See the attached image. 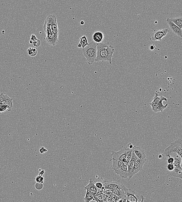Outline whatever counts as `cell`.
I'll list each match as a JSON object with an SVG mask.
<instances>
[{
	"label": "cell",
	"mask_w": 182,
	"mask_h": 202,
	"mask_svg": "<svg viewBox=\"0 0 182 202\" xmlns=\"http://www.w3.org/2000/svg\"><path fill=\"white\" fill-rule=\"evenodd\" d=\"M97 56L95 62L108 61L112 64V58L114 53L115 49L109 42L96 44Z\"/></svg>",
	"instance_id": "cell-1"
},
{
	"label": "cell",
	"mask_w": 182,
	"mask_h": 202,
	"mask_svg": "<svg viewBox=\"0 0 182 202\" xmlns=\"http://www.w3.org/2000/svg\"><path fill=\"white\" fill-rule=\"evenodd\" d=\"M94 42H92L84 48L82 49L83 55L89 65H92L97 56V46Z\"/></svg>",
	"instance_id": "cell-2"
},
{
	"label": "cell",
	"mask_w": 182,
	"mask_h": 202,
	"mask_svg": "<svg viewBox=\"0 0 182 202\" xmlns=\"http://www.w3.org/2000/svg\"><path fill=\"white\" fill-rule=\"evenodd\" d=\"M152 100V101L149 104L151 106L152 109L155 113L162 112L168 105V103L165 105L163 104V101L167 102V99L162 96L159 97V94L157 93H156Z\"/></svg>",
	"instance_id": "cell-3"
},
{
	"label": "cell",
	"mask_w": 182,
	"mask_h": 202,
	"mask_svg": "<svg viewBox=\"0 0 182 202\" xmlns=\"http://www.w3.org/2000/svg\"><path fill=\"white\" fill-rule=\"evenodd\" d=\"M174 153H176L182 159V140L181 138L178 139L174 142L171 143L170 146L165 150L164 155L168 157Z\"/></svg>",
	"instance_id": "cell-4"
},
{
	"label": "cell",
	"mask_w": 182,
	"mask_h": 202,
	"mask_svg": "<svg viewBox=\"0 0 182 202\" xmlns=\"http://www.w3.org/2000/svg\"><path fill=\"white\" fill-rule=\"evenodd\" d=\"M146 161V158L141 159L138 158L137 159L129 175L128 178L129 179H131L134 175L136 174L142 169L144 164Z\"/></svg>",
	"instance_id": "cell-5"
},
{
	"label": "cell",
	"mask_w": 182,
	"mask_h": 202,
	"mask_svg": "<svg viewBox=\"0 0 182 202\" xmlns=\"http://www.w3.org/2000/svg\"><path fill=\"white\" fill-rule=\"evenodd\" d=\"M170 31L167 28L155 30L151 35V40L153 41H161Z\"/></svg>",
	"instance_id": "cell-6"
},
{
	"label": "cell",
	"mask_w": 182,
	"mask_h": 202,
	"mask_svg": "<svg viewBox=\"0 0 182 202\" xmlns=\"http://www.w3.org/2000/svg\"><path fill=\"white\" fill-rule=\"evenodd\" d=\"M103 186L105 188V191L108 190H112V189H123L126 190L127 189L126 186L123 184H121L120 181L118 180L117 181H106L104 184H103Z\"/></svg>",
	"instance_id": "cell-7"
},
{
	"label": "cell",
	"mask_w": 182,
	"mask_h": 202,
	"mask_svg": "<svg viewBox=\"0 0 182 202\" xmlns=\"http://www.w3.org/2000/svg\"><path fill=\"white\" fill-rule=\"evenodd\" d=\"M131 150L127 147L122 148L121 150L117 152L112 151L111 156L112 158L110 159V161H121L123 159L126 157L127 155Z\"/></svg>",
	"instance_id": "cell-8"
},
{
	"label": "cell",
	"mask_w": 182,
	"mask_h": 202,
	"mask_svg": "<svg viewBox=\"0 0 182 202\" xmlns=\"http://www.w3.org/2000/svg\"><path fill=\"white\" fill-rule=\"evenodd\" d=\"M125 192L127 197V202H137L139 201V196L136 195L135 191L131 189H127L125 190Z\"/></svg>",
	"instance_id": "cell-9"
},
{
	"label": "cell",
	"mask_w": 182,
	"mask_h": 202,
	"mask_svg": "<svg viewBox=\"0 0 182 202\" xmlns=\"http://www.w3.org/2000/svg\"><path fill=\"white\" fill-rule=\"evenodd\" d=\"M168 25L170 28L172 32L175 34L178 37L181 38L182 37V29L180 28L179 27L177 26L175 24L171 21L170 18H168L166 20Z\"/></svg>",
	"instance_id": "cell-10"
},
{
	"label": "cell",
	"mask_w": 182,
	"mask_h": 202,
	"mask_svg": "<svg viewBox=\"0 0 182 202\" xmlns=\"http://www.w3.org/2000/svg\"><path fill=\"white\" fill-rule=\"evenodd\" d=\"M44 39L47 43L53 46H55L59 42L58 36L56 35L54 33H50V34H46V37Z\"/></svg>",
	"instance_id": "cell-11"
},
{
	"label": "cell",
	"mask_w": 182,
	"mask_h": 202,
	"mask_svg": "<svg viewBox=\"0 0 182 202\" xmlns=\"http://www.w3.org/2000/svg\"><path fill=\"white\" fill-rule=\"evenodd\" d=\"M175 168L173 171H167V175L169 176L173 177L175 178H178L181 180L182 179V166H174Z\"/></svg>",
	"instance_id": "cell-12"
},
{
	"label": "cell",
	"mask_w": 182,
	"mask_h": 202,
	"mask_svg": "<svg viewBox=\"0 0 182 202\" xmlns=\"http://www.w3.org/2000/svg\"><path fill=\"white\" fill-rule=\"evenodd\" d=\"M98 189L95 185L94 181L92 178L90 179L89 183L88 185H87L84 187L85 190H88L92 194L94 199L95 198L96 195H97Z\"/></svg>",
	"instance_id": "cell-13"
},
{
	"label": "cell",
	"mask_w": 182,
	"mask_h": 202,
	"mask_svg": "<svg viewBox=\"0 0 182 202\" xmlns=\"http://www.w3.org/2000/svg\"><path fill=\"white\" fill-rule=\"evenodd\" d=\"M13 99L9 97L6 94H4L2 93L0 94V105H9L12 108L13 107L12 103Z\"/></svg>",
	"instance_id": "cell-14"
},
{
	"label": "cell",
	"mask_w": 182,
	"mask_h": 202,
	"mask_svg": "<svg viewBox=\"0 0 182 202\" xmlns=\"http://www.w3.org/2000/svg\"><path fill=\"white\" fill-rule=\"evenodd\" d=\"M115 172L116 174L118 175L121 177L124 178V179H127L129 176L127 166L125 165V164H123L121 168L117 170Z\"/></svg>",
	"instance_id": "cell-15"
},
{
	"label": "cell",
	"mask_w": 182,
	"mask_h": 202,
	"mask_svg": "<svg viewBox=\"0 0 182 202\" xmlns=\"http://www.w3.org/2000/svg\"><path fill=\"white\" fill-rule=\"evenodd\" d=\"M113 194L121 199H123V202H127V197L125 194V190L123 189H112L110 190Z\"/></svg>",
	"instance_id": "cell-16"
},
{
	"label": "cell",
	"mask_w": 182,
	"mask_h": 202,
	"mask_svg": "<svg viewBox=\"0 0 182 202\" xmlns=\"http://www.w3.org/2000/svg\"><path fill=\"white\" fill-rule=\"evenodd\" d=\"M104 38L103 33L100 31H96L93 33L92 39L93 41L96 43H101Z\"/></svg>",
	"instance_id": "cell-17"
},
{
	"label": "cell",
	"mask_w": 182,
	"mask_h": 202,
	"mask_svg": "<svg viewBox=\"0 0 182 202\" xmlns=\"http://www.w3.org/2000/svg\"><path fill=\"white\" fill-rule=\"evenodd\" d=\"M133 150L138 159H141L146 158L145 151L139 147L134 146Z\"/></svg>",
	"instance_id": "cell-18"
},
{
	"label": "cell",
	"mask_w": 182,
	"mask_h": 202,
	"mask_svg": "<svg viewBox=\"0 0 182 202\" xmlns=\"http://www.w3.org/2000/svg\"><path fill=\"white\" fill-rule=\"evenodd\" d=\"M137 159H138V158L136 156L135 153L133 150L132 157H131L130 160L129 161L127 165L128 174L129 175Z\"/></svg>",
	"instance_id": "cell-19"
},
{
	"label": "cell",
	"mask_w": 182,
	"mask_h": 202,
	"mask_svg": "<svg viewBox=\"0 0 182 202\" xmlns=\"http://www.w3.org/2000/svg\"><path fill=\"white\" fill-rule=\"evenodd\" d=\"M123 165V163L122 161L113 160V163L112 165V169L115 172L121 168Z\"/></svg>",
	"instance_id": "cell-20"
},
{
	"label": "cell",
	"mask_w": 182,
	"mask_h": 202,
	"mask_svg": "<svg viewBox=\"0 0 182 202\" xmlns=\"http://www.w3.org/2000/svg\"><path fill=\"white\" fill-rule=\"evenodd\" d=\"M171 21L173 22L174 24L176 25L180 28L182 29V18L181 17H176L175 18H170Z\"/></svg>",
	"instance_id": "cell-21"
},
{
	"label": "cell",
	"mask_w": 182,
	"mask_h": 202,
	"mask_svg": "<svg viewBox=\"0 0 182 202\" xmlns=\"http://www.w3.org/2000/svg\"><path fill=\"white\" fill-rule=\"evenodd\" d=\"M94 200V201L97 202H107V198L106 195L102 192L96 195Z\"/></svg>",
	"instance_id": "cell-22"
},
{
	"label": "cell",
	"mask_w": 182,
	"mask_h": 202,
	"mask_svg": "<svg viewBox=\"0 0 182 202\" xmlns=\"http://www.w3.org/2000/svg\"><path fill=\"white\" fill-rule=\"evenodd\" d=\"M84 200L85 202H89L92 201H94L95 200L92 194L88 190H86V193L84 198Z\"/></svg>",
	"instance_id": "cell-23"
},
{
	"label": "cell",
	"mask_w": 182,
	"mask_h": 202,
	"mask_svg": "<svg viewBox=\"0 0 182 202\" xmlns=\"http://www.w3.org/2000/svg\"><path fill=\"white\" fill-rule=\"evenodd\" d=\"M79 43L81 44L82 49L84 48L89 44L88 43V39L85 36H82L80 38Z\"/></svg>",
	"instance_id": "cell-24"
},
{
	"label": "cell",
	"mask_w": 182,
	"mask_h": 202,
	"mask_svg": "<svg viewBox=\"0 0 182 202\" xmlns=\"http://www.w3.org/2000/svg\"><path fill=\"white\" fill-rule=\"evenodd\" d=\"M27 51L28 54L31 57H34L37 54V50L36 48L29 47Z\"/></svg>",
	"instance_id": "cell-25"
},
{
	"label": "cell",
	"mask_w": 182,
	"mask_h": 202,
	"mask_svg": "<svg viewBox=\"0 0 182 202\" xmlns=\"http://www.w3.org/2000/svg\"><path fill=\"white\" fill-rule=\"evenodd\" d=\"M12 108L9 105H0V113L7 110V111L10 112L12 110Z\"/></svg>",
	"instance_id": "cell-26"
},
{
	"label": "cell",
	"mask_w": 182,
	"mask_h": 202,
	"mask_svg": "<svg viewBox=\"0 0 182 202\" xmlns=\"http://www.w3.org/2000/svg\"><path fill=\"white\" fill-rule=\"evenodd\" d=\"M133 149H131L127 155L126 157V160L127 161V163H129V161L130 160L131 157H132V154Z\"/></svg>",
	"instance_id": "cell-27"
},
{
	"label": "cell",
	"mask_w": 182,
	"mask_h": 202,
	"mask_svg": "<svg viewBox=\"0 0 182 202\" xmlns=\"http://www.w3.org/2000/svg\"><path fill=\"white\" fill-rule=\"evenodd\" d=\"M41 41L37 38L33 41V45L34 47H39L41 46Z\"/></svg>",
	"instance_id": "cell-28"
},
{
	"label": "cell",
	"mask_w": 182,
	"mask_h": 202,
	"mask_svg": "<svg viewBox=\"0 0 182 202\" xmlns=\"http://www.w3.org/2000/svg\"><path fill=\"white\" fill-rule=\"evenodd\" d=\"M36 180L37 182L43 184L44 181V177L42 176H38L36 178Z\"/></svg>",
	"instance_id": "cell-29"
},
{
	"label": "cell",
	"mask_w": 182,
	"mask_h": 202,
	"mask_svg": "<svg viewBox=\"0 0 182 202\" xmlns=\"http://www.w3.org/2000/svg\"><path fill=\"white\" fill-rule=\"evenodd\" d=\"M44 185L42 183L37 182L35 184V187L37 190H41L43 188Z\"/></svg>",
	"instance_id": "cell-30"
},
{
	"label": "cell",
	"mask_w": 182,
	"mask_h": 202,
	"mask_svg": "<svg viewBox=\"0 0 182 202\" xmlns=\"http://www.w3.org/2000/svg\"><path fill=\"white\" fill-rule=\"evenodd\" d=\"M167 168L168 171H172L174 170L175 166L173 164H168L167 166Z\"/></svg>",
	"instance_id": "cell-31"
},
{
	"label": "cell",
	"mask_w": 182,
	"mask_h": 202,
	"mask_svg": "<svg viewBox=\"0 0 182 202\" xmlns=\"http://www.w3.org/2000/svg\"><path fill=\"white\" fill-rule=\"evenodd\" d=\"M174 161V157L171 156H169L168 157L167 161L168 164H173Z\"/></svg>",
	"instance_id": "cell-32"
},
{
	"label": "cell",
	"mask_w": 182,
	"mask_h": 202,
	"mask_svg": "<svg viewBox=\"0 0 182 202\" xmlns=\"http://www.w3.org/2000/svg\"><path fill=\"white\" fill-rule=\"evenodd\" d=\"M95 185L98 189H101L103 186V184L100 182H97L95 184Z\"/></svg>",
	"instance_id": "cell-33"
},
{
	"label": "cell",
	"mask_w": 182,
	"mask_h": 202,
	"mask_svg": "<svg viewBox=\"0 0 182 202\" xmlns=\"http://www.w3.org/2000/svg\"><path fill=\"white\" fill-rule=\"evenodd\" d=\"M47 150L43 146L41 147L39 149V152H40L41 154H43V153L47 152Z\"/></svg>",
	"instance_id": "cell-34"
},
{
	"label": "cell",
	"mask_w": 182,
	"mask_h": 202,
	"mask_svg": "<svg viewBox=\"0 0 182 202\" xmlns=\"http://www.w3.org/2000/svg\"><path fill=\"white\" fill-rule=\"evenodd\" d=\"M127 147L129 149H133L134 147V146L132 143H129L127 145Z\"/></svg>",
	"instance_id": "cell-35"
},
{
	"label": "cell",
	"mask_w": 182,
	"mask_h": 202,
	"mask_svg": "<svg viewBox=\"0 0 182 202\" xmlns=\"http://www.w3.org/2000/svg\"><path fill=\"white\" fill-rule=\"evenodd\" d=\"M37 39V37H36V36L35 35H34V34H32V35H31V40L34 41L36 40V39Z\"/></svg>",
	"instance_id": "cell-36"
},
{
	"label": "cell",
	"mask_w": 182,
	"mask_h": 202,
	"mask_svg": "<svg viewBox=\"0 0 182 202\" xmlns=\"http://www.w3.org/2000/svg\"><path fill=\"white\" fill-rule=\"evenodd\" d=\"M45 173V170H41L39 173L38 176H43Z\"/></svg>",
	"instance_id": "cell-37"
},
{
	"label": "cell",
	"mask_w": 182,
	"mask_h": 202,
	"mask_svg": "<svg viewBox=\"0 0 182 202\" xmlns=\"http://www.w3.org/2000/svg\"><path fill=\"white\" fill-rule=\"evenodd\" d=\"M121 161H122L123 162V164H125V165L127 166L128 165V163L127 161L126 160V158H125L123 159Z\"/></svg>",
	"instance_id": "cell-38"
},
{
	"label": "cell",
	"mask_w": 182,
	"mask_h": 202,
	"mask_svg": "<svg viewBox=\"0 0 182 202\" xmlns=\"http://www.w3.org/2000/svg\"><path fill=\"white\" fill-rule=\"evenodd\" d=\"M158 157L159 159H164L165 157V156L164 155V154H159V155H158Z\"/></svg>",
	"instance_id": "cell-39"
},
{
	"label": "cell",
	"mask_w": 182,
	"mask_h": 202,
	"mask_svg": "<svg viewBox=\"0 0 182 202\" xmlns=\"http://www.w3.org/2000/svg\"><path fill=\"white\" fill-rule=\"evenodd\" d=\"M154 46H152V45L150 46V50H154Z\"/></svg>",
	"instance_id": "cell-40"
},
{
	"label": "cell",
	"mask_w": 182,
	"mask_h": 202,
	"mask_svg": "<svg viewBox=\"0 0 182 202\" xmlns=\"http://www.w3.org/2000/svg\"><path fill=\"white\" fill-rule=\"evenodd\" d=\"M80 25H84V24H85L84 21H83V20H82V21H80Z\"/></svg>",
	"instance_id": "cell-41"
},
{
	"label": "cell",
	"mask_w": 182,
	"mask_h": 202,
	"mask_svg": "<svg viewBox=\"0 0 182 202\" xmlns=\"http://www.w3.org/2000/svg\"><path fill=\"white\" fill-rule=\"evenodd\" d=\"M77 47H78L79 48H82V46L81 44H80V43H79L78 44V45H77Z\"/></svg>",
	"instance_id": "cell-42"
},
{
	"label": "cell",
	"mask_w": 182,
	"mask_h": 202,
	"mask_svg": "<svg viewBox=\"0 0 182 202\" xmlns=\"http://www.w3.org/2000/svg\"><path fill=\"white\" fill-rule=\"evenodd\" d=\"M33 41H34L30 40L29 41V42L30 44H31V45H33Z\"/></svg>",
	"instance_id": "cell-43"
}]
</instances>
